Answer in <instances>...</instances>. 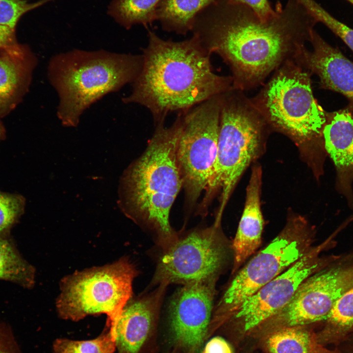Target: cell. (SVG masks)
<instances>
[{
	"label": "cell",
	"instance_id": "cell-30",
	"mask_svg": "<svg viewBox=\"0 0 353 353\" xmlns=\"http://www.w3.org/2000/svg\"><path fill=\"white\" fill-rule=\"evenodd\" d=\"M202 353H233L231 346L224 338L214 337L206 344Z\"/></svg>",
	"mask_w": 353,
	"mask_h": 353
},
{
	"label": "cell",
	"instance_id": "cell-31",
	"mask_svg": "<svg viewBox=\"0 0 353 353\" xmlns=\"http://www.w3.org/2000/svg\"><path fill=\"white\" fill-rule=\"evenodd\" d=\"M15 29L0 25V49L12 50L21 46L16 42Z\"/></svg>",
	"mask_w": 353,
	"mask_h": 353
},
{
	"label": "cell",
	"instance_id": "cell-19",
	"mask_svg": "<svg viewBox=\"0 0 353 353\" xmlns=\"http://www.w3.org/2000/svg\"><path fill=\"white\" fill-rule=\"evenodd\" d=\"M306 326L277 329L258 340L257 344L266 353H341L325 348Z\"/></svg>",
	"mask_w": 353,
	"mask_h": 353
},
{
	"label": "cell",
	"instance_id": "cell-12",
	"mask_svg": "<svg viewBox=\"0 0 353 353\" xmlns=\"http://www.w3.org/2000/svg\"><path fill=\"white\" fill-rule=\"evenodd\" d=\"M227 250L219 223L178 237L163 250L152 282L184 285L217 279L225 263Z\"/></svg>",
	"mask_w": 353,
	"mask_h": 353
},
{
	"label": "cell",
	"instance_id": "cell-20",
	"mask_svg": "<svg viewBox=\"0 0 353 353\" xmlns=\"http://www.w3.org/2000/svg\"><path fill=\"white\" fill-rule=\"evenodd\" d=\"M218 0H162L156 11L159 20L167 31L186 34L194 29L196 16Z\"/></svg>",
	"mask_w": 353,
	"mask_h": 353
},
{
	"label": "cell",
	"instance_id": "cell-33",
	"mask_svg": "<svg viewBox=\"0 0 353 353\" xmlns=\"http://www.w3.org/2000/svg\"><path fill=\"white\" fill-rule=\"evenodd\" d=\"M347 0L353 5V0Z\"/></svg>",
	"mask_w": 353,
	"mask_h": 353
},
{
	"label": "cell",
	"instance_id": "cell-27",
	"mask_svg": "<svg viewBox=\"0 0 353 353\" xmlns=\"http://www.w3.org/2000/svg\"><path fill=\"white\" fill-rule=\"evenodd\" d=\"M315 16L318 22L325 25L353 51V29L337 20L324 8L319 9Z\"/></svg>",
	"mask_w": 353,
	"mask_h": 353
},
{
	"label": "cell",
	"instance_id": "cell-8",
	"mask_svg": "<svg viewBox=\"0 0 353 353\" xmlns=\"http://www.w3.org/2000/svg\"><path fill=\"white\" fill-rule=\"evenodd\" d=\"M137 275L133 263L123 258L101 267L76 272L64 278L56 306L63 319L78 321L89 315L105 314L110 328L131 299Z\"/></svg>",
	"mask_w": 353,
	"mask_h": 353
},
{
	"label": "cell",
	"instance_id": "cell-11",
	"mask_svg": "<svg viewBox=\"0 0 353 353\" xmlns=\"http://www.w3.org/2000/svg\"><path fill=\"white\" fill-rule=\"evenodd\" d=\"M330 241L329 238L312 247L287 270L244 301L226 323L231 326L237 341L249 337L289 303L305 279L336 258L337 256L322 257L320 255Z\"/></svg>",
	"mask_w": 353,
	"mask_h": 353
},
{
	"label": "cell",
	"instance_id": "cell-14",
	"mask_svg": "<svg viewBox=\"0 0 353 353\" xmlns=\"http://www.w3.org/2000/svg\"><path fill=\"white\" fill-rule=\"evenodd\" d=\"M309 42L312 50L303 46L294 60L311 75L318 76L321 88L338 92L353 102V61L328 44L314 29Z\"/></svg>",
	"mask_w": 353,
	"mask_h": 353
},
{
	"label": "cell",
	"instance_id": "cell-26",
	"mask_svg": "<svg viewBox=\"0 0 353 353\" xmlns=\"http://www.w3.org/2000/svg\"><path fill=\"white\" fill-rule=\"evenodd\" d=\"M50 0L29 3L25 0H0V25L15 29L23 14Z\"/></svg>",
	"mask_w": 353,
	"mask_h": 353
},
{
	"label": "cell",
	"instance_id": "cell-32",
	"mask_svg": "<svg viewBox=\"0 0 353 353\" xmlns=\"http://www.w3.org/2000/svg\"><path fill=\"white\" fill-rule=\"evenodd\" d=\"M5 137V130L4 127L0 121V141Z\"/></svg>",
	"mask_w": 353,
	"mask_h": 353
},
{
	"label": "cell",
	"instance_id": "cell-7",
	"mask_svg": "<svg viewBox=\"0 0 353 353\" xmlns=\"http://www.w3.org/2000/svg\"><path fill=\"white\" fill-rule=\"evenodd\" d=\"M313 239V228L305 219L290 217L279 234L232 280L216 307L211 327L216 329L225 324L244 301L307 252Z\"/></svg>",
	"mask_w": 353,
	"mask_h": 353
},
{
	"label": "cell",
	"instance_id": "cell-13",
	"mask_svg": "<svg viewBox=\"0 0 353 353\" xmlns=\"http://www.w3.org/2000/svg\"><path fill=\"white\" fill-rule=\"evenodd\" d=\"M216 278L183 285L170 305V321L174 340L188 353L201 346L212 316Z\"/></svg>",
	"mask_w": 353,
	"mask_h": 353
},
{
	"label": "cell",
	"instance_id": "cell-16",
	"mask_svg": "<svg viewBox=\"0 0 353 353\" xmlns=\"http://www.w3.org/2000/svg\"><path fill=\"white\" fill-rule=\"evenodd\" d=\"M167 284L149 294L129 300L109 331L119 353H138L147 339L162 302Z\"/></svg>",
	"mask_w": 353,
	"mask_h": 353
},
{
	"label": "cell",
	"instance_id": "cell-18",
	"mask_svg": "<svg viewBox=\"0 0 353 353\" xmlns=\"http://www.w3.org/2000/svg\"><path fill=\"white\" fill-rule=\"evenodd\" d=\"M36 59L26 48L0 49V119L18 103L29 85Z\"/></svg>",
	"mask_w": 353,
	"mask_h": 353
},
{
	"label": "cell",
	"instance_id": "cell-1",
	"mask_svg": "<svg viewBox=\"0 0 353 353\" xmlns=\"http://www.w3.org/2000/svg\"><path fill=\"white\" fill-rule=\"evenodd\" d=\"M208 24L194 29L208 52L229 67L234 89L244 91L266 77L309 42L317 21L297 0L278 1L275 15L260 19L248 6L218 0Z\"/></svg>",
	"mask_w": 353,
	"mask_h": 353
},
{
	"label": "cell",
	"instance_id": "cell-23",
	"mask_svg": "<svg viewBox=\"0 0 353 353\" xmlns=\"http://www.w3.org/2000/svg\"><path fill=\"white\" fill-rule=\"evenodd\" d=\"M162 0H113L108 13L127 29L133 25L147 26L156 20L157 7Z\"/></svg>",
	"mask_w": 353,
	"mask_h": 353
},
{
	"label": "cell",
	"instance_id": "cell-28",
	"mask_svg": "<svg viewBox=\"0 0 353 353\" xmlns=\"http://www.w3.org/2000/svg\"><path fill=\"white\" fill-rule=\"evenodd\" d=\"M236 4L245 5L251 8L262 20H267L272 17L276 10L271 6L268 0H226Z\"/></svg>",
	"mask_w": 353,
	"mask_h": 353
},
{
	"label": "cell",
	"instance_id": "cell-2",
	"mask_svg": "<svg viewBox=\"0 0 353 353\" xmlns=\"http://www.w3.org/2000/svg\"><path fill=\"white\" fill-rule=\"evenodd\" d=\"M148 38L141 70L122 101L146 108L156 124L233 88L231 76L215 73L211 54L196 33L176 42L148 30Z\"/></svg>",
	"mask_w": 353,
	"mask_h": 353
},
{
	"label": "cell",
	"instance_id": "cell-4",
	"mask_svg": "<svg viewBox=\"0 0 353 353\" xmlns=\"http://www.w3.org/2000/svg\"><path fill=\"white\" fill-rule=\"evenodd\" d=\"M142 54L74 50L55 55L48 66L50 81L59 97L62 125L76 126L83 112L104 95L132 83L143 65Z\"/></svg>",
	"mask_w": 353,
	"mask_h": 353
},
{
	"label": "cell",
	"instance_id": "cell-5",
	"mask_svg": "<svg viewBox=\"0 0 353 353\" xmlns=\"http://www.w3.org/2000/svg\"><path fill=\"white\" fill-rule=\"evenodd\" d=\"M311 76L294 59L288 60L251 99L270 128L326 152L327 113L314 98Z\"/></svg>",
	"mask_w": 353,
	"mask_h": 353
},
{
	"label": "cell",
	"instance_id": "cell-29",
	"mask_svg": "<svg viewBox=\"0 0 353 353\" xmlns=\"http://www.w3.org/2000/svg\"><path fill=\"white\" fill-rule=\"evenodd\" d=\"M0 353H19L11 331L0 324Z\"/></svg>",
	"mask_w": 353,
	"mask_h": 353
},
{
	"label": "cell",
	"instance_id": "cell-21",
	"mask_svg": "<svg viewBox=\"0 0 353 353\" xmlns=\"http://www.w3.org/2000/svg\"><path fill=\"white\" fill-rule=\"evenodd\" d=\"M35 278L34 268L23 257L10 236H0V280L31 288Z\"/></svg>",
	"mask_w": 353,
	"mask_h": 353
},
{
	"label": "cell",
	"instance_id": "cell-10",
	"mask_svg": "<svg viewBox=\"0 0 353 353\" xmlns=\"http://www.w3.org/2000/svg\"><path fill=\"white\" fill-rule=\"evenodd\" d=\"M352 286L353 259L338 256L305 279L289 303L255 330L254 338L325 320L336 301Z\"/></svg>",
	"mask_w": 353,
	"mask_h": 353
},
{
	"label": "cell",
	"instance_id": "cell-17",
	"mask_svg": "<svg viewBox=\"0 0 353 353\" xmlns=\"http://www.w3.org/2000/svg\"><path fill=\"white\" fill-rule=\"evenodd\" d=\"M261 180V167L258 165L254 166L247 187L243 212L232 243L233 272L261 244L264 224L260 199Z\"/></svg>",
	"mask_w": 353,
	"mask_h": 353
},
{
	"label": "cell",
	"instance_id": "cell-6",
	"mask_svg": "<svg viewBox=\"0 0 353 353\" xmlns=\"http://www.w3.org/2000/svg\"><path fill=\"white\" fill-rule=\"evenodd\" d=\"M269 126L244 91L232 88L223 94L216 159L206 189L205 201L221 191L217 218L247 168L258 155Z\"/></svg>",
	"mask_w": 353,
	"mask_h": 353
},
{
	"label": "cell",
	"instance_id": "cell-3",
	"mask_svg": "<svg viewBox=\"0 0 353 353\" xmlns=\"http://www.w3.org/2000/svg\"><path fill=\"white\" fill-rule=\"evenodd\" d=\"M181 122L178 114L169 127L157 123L142 154L124 173L119 189L123 212L156 234L164 250L178 238L170 221V210L183 180L176 158Z\"/></svg>",
	"mask_w": 353,
	"mask_h": 353
},
{
	"label": "cell",
	"instance_id": "cell-15",
	"mask_svg": "<svg viewBox=\"0 0 353 353\" xmlns=\"http://www.w3.org/2000/svg\"><path fill=\"white\" fill-rule=\"evenodd\" d=\"M323 137L335 168L336 189L353 209V113L348 109L327 113Z\"/></svg>",
	"mask_w": 353,
	"mask_h": 353
},
{
	"label": "cell",
	"instance_id": "cell-22",
	"mask_svg": "<svg viewBox=\"0 0 353 353\" xmlns=\"http://www.w3.org/2000/svg\"><path fill=\"white\" fill-rule=\"evenodd\" d=\"M325 321L323 329L316 334L323 345L341 341L353 329V286L338 298Z\"/></svg>",
	"mask_w": 353,
	"mask_h": 353
},
{
	"label": "cell",
	"instance_id": "cell-24",
	"mask_svg": "<svg viewBox=\"0 0 353 353\" xmlns=\"http://www.w3.org/2000/svg\"><path fill=\"white\" fill-rule=\"evenodd\" d=\"M116 347V340L109 331L93 340L58 339L53 344L54 353H114Z\"/></svg>",
	"mask_w": 353,
	"mask_h": 353
},
{
	"label": "cell",
	"instance_id": "cell-25",
	"mask_svg": "<svg viewBox=\"0 0 353 353\" xmlns=\"http://www.w3.org/2000/svg\"><path fill=\"white\" fill-rule=\"evenodd\" d=\"M25 200L19 194L0 191V236L9 237L25 211Z\"/></svg>",
	"mask_w": 353,
	"mask_h": 353
},
{
	"label": "cell",
	"instance_id": "cell-9",
	"mask_svg": "<svg viewBox=\"0 0 353 353\" xmlns=\"http://www.w3.org/2000/svg\"><path fill=\"white\" fill-rule=\"evenodd\" d=\"M223 94L179 113L176 158L190 203L206 189L216 159Z\"/></svg>",
	"mask_w": 353,
	"mask_h": 353
}]
</instances>
